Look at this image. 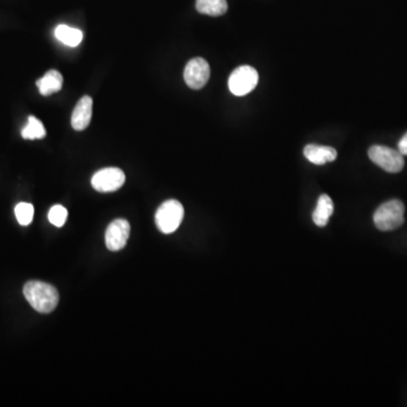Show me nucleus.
I'll list each match as a JSON object with an SVG mask.
<instances>
[{"instance_id": "obj_12", "label": "nucleus", "mask_w": 407, "mask_h": 407, "mask_svg": "<svg viewBox=\"0 0 407 407\" xmlns=\"http://www.w3.org/2000/svg\"><path fill=\"white\" fill-rule=\"evenodd\" d=\"M63 83H64V78L60 72L57 70H49L44 77L37 82V86L42 96H48L60 91Z\"/></svg>"}, {"instance_id": "obj_7", "label": "nucleus", "mask_w": 407, "mask_h": 407, "mask_svg": "<svg viewBox=\"0 0 407 407\" xmlns=\"http://www.w3.org/2000/svg\"><path fill=\"white\" fill-rule=\"evenodd\" d=\"M211 75V68L205 59L194 58L188 63L183 72L186 84L193 90H200L205 86Z\"/></svg>"}, {"instance_id": "obj_3", "label": "nucleus", "mask_w": 407, "mask_h": 407, "mask_svg": "<svg viewBox=\"0 0 407 407\" xmlns=\"http://www.w3.org/2000/svg\"><path fill=\"white\" fill-rule=\"evenodd\" d=\"M183 215L185 209L181 202L174 200H167L156 211V226L162 233H174L181 224Z\"/></svg>"}, {"instance_id": "obj_5", "label": "nucleus", "mask_w": 407, "mask_h": 407, "mask_svg": "<svg viewBox=\"0 0 407 407\" xmlns=\"http://www.w3.org/2000/svg\"><path fill=\"white\" fill-rule=\"evenodd\" d=\"M258 79H259V76L254 67L240 66L230 75L228 89L234 96H247L256 89Z\"/></svg>"}, {"instance_id": "obj_10", "label": "nucleus", "mask_w": 407, "mask_h": 407, "mask_svg": "<svg viewBox=\"0 0 407 407\" xmlns=\"http://www.w3.org/2000/svg\"><path fill=\"white\" fill-rule=\"evenodd\" d=\"M304 153L306 160L316 165L326 164L330 162L335 161L337 157L335 148L317 144L306 145Z\"/></svg>"}, {"instance_id": "obj_2", "label": "nucleus", "mask_w": 407, "mask_h": 407, "mask_svg": "<svg viewBox=\"0 0 407 407\" xmlns=\"http://www.w3.org/2000/svg\"><path fill=\"white\" fill-rule=\"evenodd\" d=\"M405 206L401 200L386 202L377 208L373 222L380 231H394L404 223Z\"/></svg>"}, {"instance_id": "obj_16", "label": "nucleus", "mask_w": 407, "mask_h": 407, "mask_svg": "<svg viewBox=\"0 0 407 407\" xmlns=\"http://www.w3.org/2000/svg\"><path fill=\"white\" fill-rule=\"evenodd\" d=\"M15 215L20 226H30L34 217V207L29 202H20L15 207Z\"/></svg>"}, {"instance_id": "obj_4", "label": "nucleus", "mask_w": 407, "mask_h": 407, "mask_svg": "<svg viewBox=\"0 0 407 407\" xmlns=\"http://www.w3.org/2000/svg\"><path fill=\"white\" fill-rule=\"evenodd\" d=\"M368 154L375 164L389 174H397L404 168V155H401L399 150L386 148L382 145H375L373 148H370Z\"/></svg>"}, {"instance_id": "obj_15", "label": "nucleus", "mask_w": 407, "mask_h": 407, "mask_svg": "<svg viewBox=\"0 0 407 407\" xmlns=\"http://www.w3.org/2000/svg\"><path fill=\"white\" fill-rule=\"evenodd\" d=\"M46 131L42 122L35 117H29V122L22 130L24 139H41L46 136Z\"/></svg>"}, {"instance_id": "obj_9", "label": "nucleus", "mask_w": 407, "mask_h": 407, "mask_svg": "<svg viewBox=\"0 0 407 407\" xmlns=\"http://www.w3.org/2000/svg\"><path fill=\"white\" fill-rule=\"evenodd\" d=\"M93 100L90 96H83L72 111V126L77 131L86 129L92 119Z\"/></svg>"}, {"instance_id": "obj_13", "label": "nucleus", "mask_w": 407, "mask_h": 407, "mask_svg": "<svg viewBox=\"0 0 407 407\" xmlns=\"http://www.w3.org/2000/svg\"><path fill=\"white\" fill-rule=\"evenodd\" d=\"M196 9L200 14L208 16H222L228 11L226 0H197Z\"/></svg>"}, {"instance_id": "obj_1", "label": "nucleus", "mask_w": 407, "mask_h": 407, "mask_svg": "<svg viewBox=\"0 0 407 407\" xmlns=\"http://www.w3.org/2000/svg\"><path fill=\"white\" fill-rule=\"evenodd\" d=\"M23 293L33 309L40 314H50L58 306V291L53 286L44 282L40 280L27 282L24 285Z\"/></svg>"}, {"instance_id": "obj_6", "label": "nucleus", "mask_w": 407, "mask_h": 407, "mask_svg": "<svg viewBox=\"0 0 407 407\" xmlns=\"http://www.w3.org/2000/svg\"><path fill=\"white\" fill-rule=\"evenodd\" d=\"M126 176L118 168H105L98 171L92 178V187L100 193H112L124 186Z\"/></svg>"}, {"instance_id": "obj_14", "label": "nucleus", "mask_w": 407, "mask_h": 407, "mask_svg": "<svg viewBox=\"0 0 407 407\" xmlns=\"http://www.w3.org/2000/svg\"><path fill=\"white\" fill-rule=\"evenodd\" d=\"M55 35L61 44L68 46H77L83 40V32L81 30L74 29V27L67 25L57 26V29L55 30Z\"/></svg>"}, {"instance_id": "obj_18", "label": "nucleus", "mask_w": 407, "mask_h": 407, "mask_svg": "<svg viewBox=\"0 0 407 407\" xmlns=\"http://www.w3.org/2000/svg\"><path fill=\"white\" fill-rule=\"evenodd\" d=\"M399 150L401 152V155H407V133L403 136V138L399 141Z\"/></svg>"}, {"instance_id": "obj_17", "label": "nucleus", "mask_w": 407, "mask_h": 407, "mask_svg": "<svg viewBox=\"0 0 407 407\" xmlns=\"http://www.w3.org/2000/svg\"><path fill=\"white\" fill-rule=\"evenodd\" d=\"M67 217H68V212H67L64 206L61 205L52 206V207L50 208L49 214H48L50 223L57 226V228H61V226H65Z\"/></svg>"}, {"instance_id": "obj_11", "label": "nucleus", "mask_w": 407, "mask_h": 407, "mask_svg": "<svg viewBox=\"0 0 407 407\" xmlns=\"http://www.w3.org/2000/svg\"><path fill=\"white\" fill-rule=\"evenodd\" d=\"M334 213V204L328 195H321L318 200L317 207L312 214V220L316 226L323 228L328 224L330 217Z\"/></svg>"}, {"instance_id": "obj_8", "label": "nucleus", "mask_w": 407, "mask_h": 407, "mask_svg": "<svg viewBox=\"0 0 407 407\" xmlns=\"http://www.w3.org/2000/svg\"><path fill=\"white\" fill-rule=\"evenodd\" d=\"M130 234L128 221L118 219L110 223L105 231V246L110 252H119L127 245Z\"/></svg>"}]
</instances>
